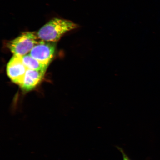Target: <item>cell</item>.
Masks as SVG:
<instances>
[{
    "instance_id": "obj_1",
    "label": "cell",
    "mask_w": 160,
    "mask_h": 160,
    "mask_svg": "<svg viewBox=\"0 0 160 160\" xmlns=\"http://www.w3.org/2000/svg\"><path fill=\"white\" fill-rule=\"evenodd\" d=\"M78 28V25L69 20L55 18L43 26L37 34L41 41L56 42L65 33Z\"/></svg>"
},
{
    "instance_id": "obj_2",
    "label": "cell",
    "mask_w": 160,
    "mask_h": 160,
    "mask_svg": "<svg viewBox=\"0 0 160 160\" xmlns=\"http://www.w3.org/2000/svg\"><path fill=\"white\" fill-rule=\"evenodd\" d=\"M41 41L34 32H26L10 41L7 47L13 55L22 57L30 52Z\"/></svg>"
},
{
    "instance_id": "obj_3",
    "label": "cell",
    "mask_w": 160,
    "mask_h": 160,
    "mask_svg": "<svg viewBox=\"0 0 160 160\" xmlns=\"http://www.w3.org/2000/svg\"><path fill=\"white\" fill-rule=\"evenodd\" d=\"M56 42L40 41L30 52L29 54L41 63L48 65L53 57Z\"/></svg>"
},
{
    "instance_id": "obj_4",
    "label": "cell",
    "mask_w": 160,
    "mask_h": 160,
    "mask_svg": "<svg viewBox=\"0 0 160 160\" xmlns=\"http://www.w3.org/2000/svg\"><path fill=\"white\" fill-rule=\"evenodd\" d=\"M28 69L24 64L22 57L13 55L7 67V72L13 83L21 86L22 84Z\"/></svg>"
},
{
    "instance_id": "obj_5",
    "label": "cell",
    "mask_w": 160,
    "mask_h": 160,
    "mask_svg": "<svg viewBox=\"0 0 160 160\" xmlns=\"http://www.w3.org/2000/svg\"><path fill=\"white\" fill-rule=\"evenodd\" d=\"M45 71L28 69L26 72L22 89L25 91H29L37 86L42 79Z\"/></svg>"
},
{
    "instance_id": "obj_6",
    "label": "cell",
    "mask_w": 160,
    "mask_h": 160,
    "mask_svg": "<svg viewBox=\"0 0 160 160\" xmlns=\"http://www.w3.org/2000/svg\"><path fill=\"white\" fill-rule=\"evenodd\" d=\"M24 64L28 69L46 71L48 65L44 64L34 58L29 54L22 57Z\"/></svg>"
},
{
    "instance_id": "obj_7",
    "label": "cell",
    "mask_w": 160,
    "mask_h": 160,
    "mask_svg": "<svg viewBox=\"0 0 160 160\" xmlns=\"http://www.w3.org/2000/svg\"><path fill=\"white\" fill-rule=\"evenodd\" d=\"M118 149L119 150V151L121 152L122 154L123 157V160H131L130 159L128 156L125 153L124 151L122 149L119 147H118Z\"/></svg>"
}]
</instances>
